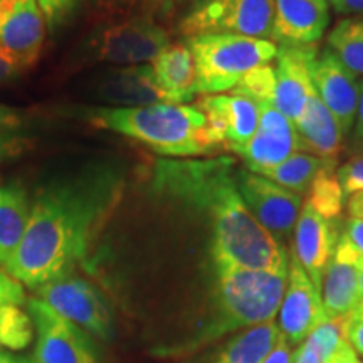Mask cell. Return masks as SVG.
<instances>
[{
  "label": "cell",
  "instance_id": "cell-25",
  "mask_svg": "<svg viewBox=\"0 0 363 363\" xmlns=\"http://www.w3.org/2000/svg\"><path fill=\"white\" fill-rule=\"evenodd\" d=\"M279 337V326L274 321L251 326L230 340L212 363H262Z\"/></svg>",
  "mask_w": 363,
  "mask_h": 363
},
{
  "label": "cell",
  "instance_id": "cell-35",
  "mask_svg": "<svg viewBox=\"0 0 363 363\" xmlns=\"http://www.w3.org/2000/svg\"><path fill=\"white\" fill-rule=\"evenodd\" d=\"M347 342L363 357V301L347 315Z\"/></svg>",
  "mask_w": 363,
  "mask_h": 363
},
{
  "label": "cell",
  "instance_id": "cell-12",
  "mask_svg": "<svg viewBox=\"0 0 363 363\" xmlns=\"http://www.w3.org/2000/svg\"><path fill=\"white\" fill-rule=\"evenodd\" d=\"M45 29L38 0H0V51L21 71L39 59Z\"/></svg>",
  "mask_w": 363,
  "mask_h": 363
},
{
  "label": "cell",
  "instance_id": "cell-16",
  "mask_svg": "<svg viewBox=\"0 0 363 363\" xmlns=\"http://www.w3.org/2000/svg\"><path fill=\"white\" fill-rule=\"evenodd\" d=\"M313 88L321 101L338 121L343 135L355 126L360 83L357 76L345 67L338 57L325 48L311 66Z\"/></svg>",
  "mask_w": 363,
  "mask_h": 363
},
{
  "label": "cell",
  "instance_id": "cell-29",
  "mask_svg": "<svg viewBox=\"0 0 363 363\" xmlns=\"http://www.w3.org/2000/svg\"><path fill=\"white\" fill-rule=\"evenodd\" d=\"M96 6L108 16L120 19L148 17L155 21L157 17L169 16L175 0H96Z\"/></svg>",
  "mask_w": 363,
  "mask_h": 363
},
{
  "label": "cell",
  "instance_id": "cell-45",
  "mask_svg": "<svg viewBox=\"0 0 363 363\" xmlns=\"http://www.w3.org/2000/svg\"><path fill=\"white\" fill-rule=\"evenodd\" d=\"M358 291H360V298L363 301V259L360 264V272H358Z\"/></svg>",
  "mask_w": 363,
  "mask_h": 363
},
{
  "label": "cell",
  "instance_id": "cell-14",
  "mask_svg": "<svg viewBox=\"0 0 363 363\" xmlns=\"http://www.w3.org/2000/svg\"><path fill=\"white\" fill-rule=\"evenodd\" d=\"M279 310V328L289 345L301 343L328 318L321 291L294 256L289 261L288 286Z\"/></svg>",
  "mask_w": 363,
  "mask_h": 363
},
{
  "label": "cell",
  "instance_id": "cell-3",
  "mask_svg": "<svg viewBox=\"0 0 363 363\" xmlns=\"http://www.w3.org/2000/svg\"><path fill=\"white\" fill-rule=\"evenodd\" d=\"M83 116L96 128L143 143L162 157L195 158L219 150L208 136L206 115L195 104L101 106L88 110Z\"/></svg>",
  "mask_w": 363,
  "mask_h": 363
},
{
  "label": "cell",
  "instance_id": "cell-27",
  "mask_svg": "<svg viewBox=\"0 0 363 363\" xmlns=\"http://www.w3.org/2000/svg\"><path fill=\"white\" fill-rule=\"evenodd\" d=\"M326 48L348 71L363 78V17L340 21L326 38Z\"/></svg>",
  "mask_w": 363,
  "mask_h": 363
},
{
  "label": "cell",
  "instance_id": "cell-18",
  "mask_svg": "<svg viewBox=\"0 0 363 363\" xmlns=\"http://www.w3.org/2000/svg\"><path fill=\"white\" fill-rule=\"evenodd\" d=\"M328 24V0H272L271 40L278 45L318 44Z\"/></svg>",
  "mask_w": 363,
  "mask_h": 363
},
{
  "label": "cell",
  "instance_id": "cell-43",
  "mask_svg": "<svg viewBox=\"0 0 363 363\" xmlns=\"http://www.w3.org/2000/svg\"><path fill=\"white\" fill-rule=\"evenodd\" d=\"M355 140L358 143H363V79L360 83V99H358V111H357V120H355Z\"/></svg>",
  "mask_w": 363,
  "mask_h": 363
},
{
  "label": "cell",
  "instance_id": "cell-9",
  "mask_svg": "<svg viewBox=\"0 0 363 363\" xmlns=\"http://www.w3.org/2000/svg\"><path fill=\"white\" fill-rule=\"evenodd\" d=\"M170 44L169 33L148 17L113 22L104 27L94 40L101 61L126 67L153 62Z\"/></svg>",
  "mask_w": 363,
  "mask_h": 363
},
{
  "label": "cell",
  "instance_id": "cell-34",
  "mask_svg": "<svg viewBox=\"0 0 363 363\" xmlns=\"http://www.w3.org/2000/svg\"><path fill=\"white\" fill-rule=\"evenodd\" d=\"M29 136L19 131H0V162L22 155L30 147Z\"/></svg>",
  "mask_w": 363,
  "mask_h": 363
},
{
  "label": "cell",
  "instance_id": "cell-40",
  "mask_svg": "<svg viewBox=\"0 0 363 363\" xmlns=\"http://www.w3.org/2000/svg\"><path fill=\"white\" fill-rule=\"evenodd\" d=\"M325 363H360V360H358L357 352L353 350L352 345L347 340H343L340 347L331 353V357Z\"/></svg>",
  "mask_w": 363,
  "mask_h": 363
},
{
  "label": "cell",
  "instance_id": "cell-6",
  "mask_svg": "<svg viewBox=\"0 0 363 363\" xmlns=\"http://www.w3.org/2000/svg\"><path fill=\"white\" fill-rule=\"evenodd\" d=\"M272 0H194L180 19L187 38L203 34L271 39Z\"/></svg>",
  "mask_w": 363,
  "mask_h": 363
},
{
  "label": "cell",
  "instance_id": "cell-31",
  "mask_svg": "<svg viewBox=\"0 0 363 363\" xmlns=\"http://www.w3.org/2000/svg\"><path fill=\"white\" fill-rule=\"evenodd\" d=\"M276 91V72L274 65H264L249 71L240 83L230 91L233 94H240L252 99L254 103L272 104Z\"/></svg>",
  "mask_w": 363,
  "mask_h": 363
},
{
  "label": "cell",
  "instance_id": "cell-1",
  "mask_svg": "<svg viewBox=\"0 0 363 363\" xmlns=\"http://www.w3.org/2000/svg\"><path fill=\"white\" fill-rule=\"evenodd\" d=\"M123 187L125 172L110 160L52 177L35 194L24 239L4 269L33 291L72 274L86 261Z\"/></svg>",
  "mask_w": 363,
  "mask_h": 363
},
{
  "label": "cell",
  "instance_id": "cell-28",
  "mask_svg": "<svg viewBox=\"0 0 363 363\" xmlns=\"http://www.w3.org/2000/svg\"><path fill=\"white\" fill-rule=\"evenodd\" d=\"M308 203L320 216L328 220H337L345 206V194L337 177V163L325 167L313 180L308 190Z\"/></svg>",
  "mask_w": 363,
  "mask_h": 363
},
{
  "label": "cell",
  "instance_id": "cell-24",
  "mask_svg": "<svg viewBox=\"0 0 363 363\" xmlns=\"http://www.w3.org/2000/svg\"><path fill=\"white\" fill-rule=\"evenodd\" d=\"M33 201L16 180H0V267L19 249L29 225Z\"/></svg>",
  "mask_w": 363,
  "mask_h": 363
},
{
  "label": "cell",
  "instance_id": "cell-41",
  "mask_svg": "<svg viewBox=\"0 0 363 363\" xmlns=\"http://www.w3.org/2000/svg\"><path fill=\"white\" fill-rule=\"evenodd\" d=\"M19 72H21L19 67L13 65L11 59L6 56V54L0 51V84L13 79L17 74H19Z\"/></svg>",
  "mask_w": 363,
  "mask_h": 363
},
{
  "label": "cell",
  "instance_id": "cell-10",
  "mask_svg": "<svg viewBox=\"0 0 363 363\" xmlns=\"http://www.w3.org/2000/svg\"><path fill=\"white\" fill-rule=\"evenodd\" d=\"M235 182L240 197L256 220L269 230L278 242L281 239H288L301 212V195L247 169H238Z\"/></svg>",
  "mask_w": 363,
  "mask_h": 363
},
{
  "label": "cell",
  "instance_id": "cell-8",
  "mask_svg": "<svg viewBox=\"0 0 363 363\" xmlns=\"http://www.w3.org/2000/svg\"><path fill=\"white\" fill-rule=\"evenodd\" d=\"M34 293L35 298L43 299L45 305L94 338L110 342L115 335L110 305L89 281L69 274L39 286Z\"/></svg>",
  "mask_w": 363,
  "mask_h": 363
},
{
  "label": "cell",
  "instance_id": "cell-21",
  "mask_svg": "<svg viewBox=\"0 0 363 363\" xmlns=\"http://www.w3.org/2000/svg\"><path fill=\"white\" fill-rule=\"evenodd\" d=\"M153 79L165 103L185 104L197 96V71L189 45L170 44L152 62Z\"/></svg>",
  "mask_w": 363,
  "mask_h": 363
},
{
  "label": "cell",
  "instance_id": "cell-38",
  "mask_svg": "<svg viewBox=\"0 0 363 363\" xmlns=\"http://www.w3.org/2000/svg\"><path fill=\"white\" fill-rule=\"evenodd\" d=\"M293 350H291V345L288 343L283 335H281L278 343L274 345L269 355L266 357V360L262 363H291L293 362Z\"/></svg>",
  "mask_w": 363,
  "mask_h": 363
},
{
  "label": "cell",
  "instance_id": "cell-11",
  "mask_svg": "<svg viewBox=\"0 0 363 363\" xmlns=\"http://www.w3.org/2000/svg\"><path fill=\"white\" fill-rule=\"evenodd\" d=\"M207 118L208 136L217 148L240 155L259 125V106L240 94H207L195 103Z\"/></svg>",
  "mask_w": 363,
  "mask_h": 363
},
{
  "label": "cell",
  "instance_id": "cell-46",
  "mask_svg": "<svg viewBox=\"0 0 363 363\" xmlns=\"http://www.w3.org/2000/svg\"><path fill=\"white\" fill-rule=\"evenodd\" d=\"M179 2H184V0H179Z\"/></svg>",
  "mask_w": 363,
  "mask_h": 363
},
{
  "label": "cell",
  "instance_id": "cell-44",
  "mask_svg": "<svg viewBox=\"0 0 363 363\" xmlns=\"http://www.w3.org/2000/svg\"><path fill=\"white\" fill-rule=\"evenodd\" d=\"M348 212L355 219H363V192L353 194L348 199Z\"/></svg>",
  "mask_w": 363,
  "mask_h": 363
},
{
  "label": "cell",
  "instance_id": "cell-37",
  "mask_svg": "<svg viewBox=\"0 0 363 363\" xmlns=\"http://www.w3.org/2000/svg\"><path fill=\"white\" fill-rule=\"evenodd\" d=\"M24 113L16 108L0 104V131H19L24 125Z\"/></svg>",
  "mask_w": 363,
  "mask_h": 363
},
{
  "label": "cell",
  "instance_id": "cell-22",
  "mask_svg": "<svg viewBox=\"0 0 363 363\" xmlns=\"http://www.w3.org/2000/svg\"><path fill=\"white\" fill-rule=\"evenodd\" d=\"M294 126L308 153L325 158V160L337 162L343 150L345 135L316 91H313L311 96L308 98L305 108L294 120Z\"/></svg>",
  "mask_w": 363,
  "mask_h": 363
},
{
  "label": "cell",
  "instance_id": "cell-26",
  "mask_svg": "<svg viewBox=\"0 0 363 363\" xmlns=\"http://www.w3.org/2000/svg\"><path fill=\"white\" fill-rule=\"evenodd\" d=\"M331 163L337 162L325 160V158L315 157L308 152H298L286 158L283 163H279L272 170H267L262 177L276 182L281 187L291 190L294 194L305 195L310 190L315 177Z\"/></svg>",
  "mask_w": 363,
  "mask_h": 363
},
{
  "label": "cell",
  "instance_id": "cell-33",
  "mask_svg": "<svg viewBox=\"0 0 363 363\" xmlns=\"http://www.w3.org/2000/svg\"><path fill=\"white\" fill-rule=\"evenodd\" d=\"M337 177L345 197L363 192V157L353 158L337 169Z\"/></svg>",
  "mask_w": 363,
  "mask_h": 363
},
{
  "label": "cell",
  "instance_id": "cell-32",
  "mask_svg": "<svg viewBox=\"0 0 363 363\" xmlns=\"http://www.w3.org/2000/svg\"><path fill=\"white\" fill-rule=\"evenodd\" d=\"M38 4L45 17L48 29L56 33L76 16L83 0H38Z\"/></svg>",
  "mask_w": 363,
  "mask_h": 363
},
{
  "label": "cell",
  "instance_id": "cell-19",
  "mask_svg": "<svg viewBox=\"0 0 363 363\" xmlns=\"http://www.w3.org/2000/svg\"><path fill=\"white\" fill-rule=\"evenodd\" d=\"M362 257L340 233L333 256L321 279V298L326 316H343L362 303L358 291V272Z\"/></svg>",
  "mask_w": 363,
  "mask_h": 363
},
{
  "label": "cell",
  "instance_id": "cell-20",
  "mask_svg": "<svg viewBox=\"0 0 363 363\" xmlns=\"http://www.w3.org/2000/svg\"><path fill=\"white\" fill-rule=\"evenodd\" d=\"M98 94L103 101L115 104V108H140L165 103L153 79L152 65L110 71L99 83Z\"/></svg>",
  "mask_w": 363,
  "mask_h": 363
},
{
  "label": "cell",
  "instance_id": "cell-23",
  "mask_svg": "<svg viewBox=\"0 0 363 363\" xmlns=\"http://www.w3.org/2000/svg\"><path fill=\"white\" fill-rule=\"evenodd\" d=\"M24 284L0 267V348L21 352L34 340V325L24 310Z\"/></svg>",
  "mask_w": 363,
  "mask_h": 363
},
{
  "label": "cell",
  "instance_id": "cell-2",
  "mask_svg": "<svg viewBox=\"0 0 363 363\" xmlns=\"http://www.w3.org/2000/svg\"><path fill=\"white\" fill-rule=\"evenodd\" d=\"M235 172L233 157L160 158L150 189L211 220L214 264L288 274L284 247L249 212Z\"/></svg>",
  "mask_w": 363,
  "mask_h": 363
},
{
  "label": "cell",
  "instance_id": "cell-5",
  "mask_svg": "<svg viewBox=\"0 0 363 363\" xmlns=\"http://www.w3.org/2000/svg\"><path fill=\"white\" fill-rule=\"evenodd\" d=\"M197 71V93L219 94L233 91L249 71L271 65L278 56V44L271 39L244 35L203 34L187 38Z\"/></svg>",
  "mask_w": 363,
  "mask_h": 363
},
{
  "label": "cell",
  "instance_id": "cell-42",
  "mask_svg": "<svg viewBox=\"0 0 363 363\" xmlns=\"http://www.w3.org/2000/svg\"><path fill=\"white\" fill-rule=\"evenodd\" d=\"M0 363H38L34 355H22L11 350H2L0 348Z\"/></svg>",
  "mask_w": 363,
  "mask_h": 363
},
{
  "label": "cell",
  "instance_id": "cell-4",
  "mask_svg": "<svg viewBox=\"0 0 363 363\" xmlns=\"http://www.w3.org/2000/svg\"><path fill=\"white\" fill-rule=\"evenodd\" d=\"M217 276L216 316L197 338L180 350H195L240 328L274 320L283 303L288 274L214 264Z\"/></svg>",
  "mask_w": 363,
  "mask_h": 363
},
{
  "label": "cell",
  "instance_id": "cell-39",
  "mask_svg": "<svg viewBox=\"0 0 363 363\" xmlns=\"http://www.w3.org/2000/svg\"><path fill=\"white\" fill-rule=\"evenodd\" d=\"M328 4L340 16L363 17V0H328Z\"/></svg>",
  "mask_w": 363,
  "mask_h": 363
},
{
  "label": "cell",
  "instance_id": "cell-7",
  "mask_svg": "<svg viewBox=\"0 0 363 363\" xmlns=\"http://www.w3.org/2000/svg\"><path fill=\"white\" fill-rule=\"evenodd\" d=\"M26 310L34 325L38 363H103L98 345L83 328L66 320L39 298H27Z\"/></svg>",
  "mask_w": 363,
  "mask_h": 363
},
{
  "label": "cell",
  "instance_id": "cell-13",
  "mask_svg": "<svg viewBox=\"0 0 363 363\" xmlns=\"http://www.w3.org/2000/svg\"><path fill=\"white\" fill-rule=\"evenodd\" d=\"M259 125L251 142L242 150L240 158L252 174H266L283 163L293 153L305 152L301 136L288 116H284L272 104L261 103Z\"/></svg>",
  "mask_w": 363,
  "mask_h": 363
},
{
  "label": "cell",
  "instance_id": "cell-30",
  "mask_svg": "<svg viewBox=\"0 0 363 363\" xmlns=\"http://www.w3.org/2000/svg\"><path fill=\"white\" fill-rule=\"evenodd\" d=\"M343 340H347V315L326 318L305 340V343L316 353L320 362L325 363Z\"/></svg>",
  "mask_w": 363,
  "mask_h": 363
},
{
  "label": "cell",
  "instance_id": "cell-17",
  "mask_svg": "<svg viewBox=\"0 0 363 363\" xmlns=\"http://www.w3.org/2000/svg\"><path fill=\"white\" fill-rule=\"evenodd\" d=\"M338 239L337 222L325 219L308 202L303 203L294 229L293 256L320 291L323 272L333 256Z\"/></svg>",
  "mask_w": 363,
  "mask_h": 363
},
{
  "label": "cell",
  "instance_id": "cell-36",
  "mask_svg": "<svg viewBox=\"0 0 363 363\" xmlns=\"http://www.w3.org/2000/svg\"><path fill=\"white\" fill-rule=\"evenodd\" d=\"M342 235L363 259V219H355V217L348 219L343 225Z\"/></svg>",
  "mask_w": 363,
  "mask_h": 363
},
{
  "label": "cell",
  "instance_id": "cell-15",
  "mask_svg": "<svg viewBox=\"0 0 363 363\" xmlns=\"http://www.w3.org/2000/svg\"><path fill=\"white\" fill-rule=\"evenodd\" d=\"M318 44L278 45L276 56V91L272 106L293 121L315 91L311 81V66L318 57Z\"/></svg>",
  "mask_w": 363,
  "mask_h": 363
}]
</instances>
